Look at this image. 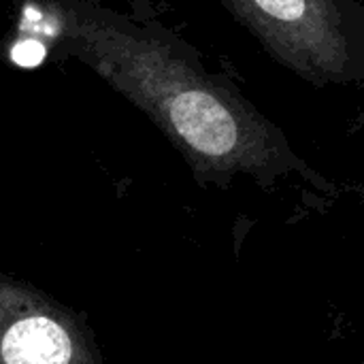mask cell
Masks as SVG:
<instances>
[{
    "label": "cell",
    "mask_w": 364,
    "mask_h": 364,
    "mask_svg": "<svg viewBox=\"0 0 364 364\" xmlns=\"http://www.w3.org/2000/svg\"><path fill=\"white\" fill-rule=\"evenodd\" d=\"M60 58L75 60L145 111L194 156L232 162L277 145L275 128L226 73L164 23L98 0H19Z\"/></svg>",
    "instance_id": "cell-1"
},
{
    "label": "cell",
    "mask_w": 364,
    "mask_h": 364,
    "mask_svg": "<svg viewBox=\"0 0 364 364\" xmlns=\"http://www.w3.org/2000/svg\"><path fill=\"white\" fill-rule=\"evenodd\" d=\"M286 70L316 87L364 81V0H220Z\"/></svg>",
    "instance_id": "cell-2"
},
{
    "label": "cell",
    "mask_w": 364,
    "mask_h": 364,
    "mask_svg": "<svg viewBox=\"0 0 364 364\" xmlns=\"http://www.w3.org/2000/svg\"><path fill=\"white\" fill-rule=\"evenodd\" d=\"M2 354L6 364H68L73 348L68 335L49 318H28L11 326Z\"/></svg>",
    "instance_id": "cell-3"
}]
</instances>
